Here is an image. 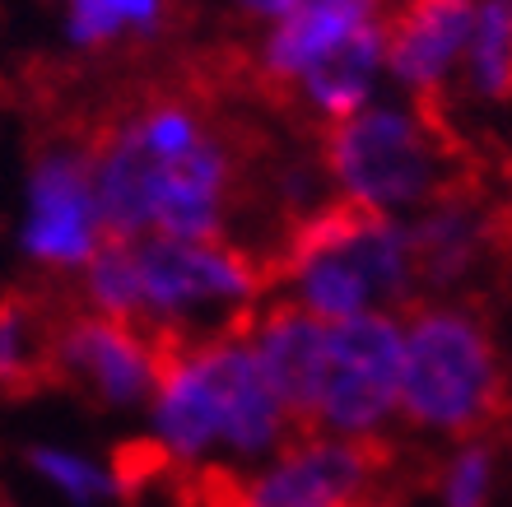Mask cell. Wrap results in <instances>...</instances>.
I'll return each instance as SVG.
<instances>
[{
    "label": "cell",
    "instance_id": "cell-17",
    "mask_svg": "<svg viewBox=\"0 0 512 507\" xmlns=\"http://www.w3.org/2000/svg\"><path fill=\"white\" fill-rule=\"evenodd\" d=\"M131 507H145V503H131Z\"/></svg>",
    "mask_w": 512,
    "mask_h": 507
},
{
    "label": "cell",
    "instance_id": "cell-3",
    "mask_svg": "<svg viewBox=\"0 0 512 507\" xmlns=\"http://www.w3.org/2000/svg\"><path fill=\"white\" fill-rule=\"evenodd\" d=\"M405 335L401 405L396 410L424 433L489 438L508 424L512 382L480 312L443 298H410L396 312Z\"/></svg>",
    "mask_w": 512,
    "mask_h": 507
},
{
    "label": "cell",
    "instance_id": "cell-13",
    "mask_svg": "<svg viewBox=\"0 0 512 507\" xmlns=\"http://www.w3.org/2000/svg\"><path fill=\"white\" fill-rule=\"evenodd\" d=\"M494 489V447L489 438H466L443 466V507H489Z\"/></svg>",
    "mask_w": 512,
    "mask_h": 507
},
{
    "label": "cell",
    "instance_id": "cell-1",
    "mask_svg": "<svg viewBox=\"0 0 512 507\" xmlns=\"http://www.w3.org/2000/svg\"><path fill=\"white\" fill-rule=\"evenodd\" d=\"M317 168L340 196L373 210H424L480 182V159L452 126L443 94L410 107H359L312 135Z\"/></svg>",
    "mask_w": 512,
    "mask_h": 507
},
{
    "label": "cell",
    "instance_id": "cell-16",
    "mask_svg": "<svg viewBox=\"0 0 512 507\" xmlns=\"http://www.w3.org/2000/svg\"><path fill=\"white\" fill-rule=\"evenodd\" d=\"M0 507H14V503H10V498H5V494H0Z\"/></svg>",
    "mask_w": 512,
    "mask_h": 507
},
{
    "label": "cell",
    "instance_id": "cell-15",
    "mask_svg": "<svg viewBox=\"0 0 512 507\" xmlns=\"http://www.w3.org/2000/svg\"><path fill=\"white\" fill-rule=\"evenodd\" d=\"M378 507H405V503H401V498H387V503H378Z\"/></svg>",
    "mask_w": 512,
    "mask_h": 507
},
{
    "label": "cell",
    "instance_id": "cell-2",
    "mask_svg": "<svg viewBox=\"0 0 512 507\" xmlns=\"http://www.w3.org/2000/svg\"><path fill=\"white\" fill-rule=\"evenodd\" d=\"M154 428L177 461H196L210 447L266 456L298 433L270 377L261 373L247 331L182 345L163 363L154 391Z\"/></svg>",
    "mask_w": 512,
    "mask_h": 507
},
{
    "label": "cell",
    "instance_id": "cell-6",
    "mask_svg": "<svg viewBox=\"0 0 512 507\" xmlns=\"http://www.w3.org/2000/svg\"><path fill=\"white\" fill-rule=\"evenodd\" d=\"M103 238H108V228L98 210L89 140L80 135L75 145H47L28 177L24 252L38 266L80 270Z\"/></svg>",
    "mask_w": 512,
    "mask_h": 507
},
{
    "label": "cell",
    "instance_id": "cell-4",
    "mask_svg": "<svg viewBox=\"0 0 512 507\" xmlns=\"http://www.w3.org/2000/svg\"><path fill=\"white\" fill-rule=\"evenodd\" d=\"M182 340L149 331L131 317L94 312L80 298H70L56 321V373L61 387L80 391L98 410H131L154 401L163 363L173 359Z\"/></svg>",
    "mask_w": 512,
    "mask_h": 507
},
{
    "label": "cell",
    "instance_id": "cell-11",
    "mask_svg": "<svg viewBox=\"0 0 512 507\" xmlns=\"http://www.w3.org/2000/svg\"><path fill=\"white\" fill-rule=\"evenodd\" d=\"M168 0H70V42L108 47L122 33H154Z\"/></svg>",
    "mask_w": 512,
    "mask_h": 507
},
{
    "label": "cell",
    "instance_id": "cell-7",
    "mask_svg": "<svg viewBox=\"0 0 512 507\" xmlns=\"http://www.w3.org/2000/svg\"><path fill=\"white\" fill-rule=\"evenodd\" d=\"M261 373L270 377L275 396L284 401L294 428H317V396H322V363H326V317L308 312L298 298L256 303L247 321Z\"/></svg>",
    "mask_w": 512,
    "mask_h": 507
},
{
    "label": "cell",
    "instance_id": "cell-8",
    "mask_svg": "<svg viewBox=\"0 0 512 507\" xmlns=\"http://www.w3.org/2000/svg\"><path fill=\"white\" fill-rule=\"evenodd\" d=\"M480 0H391L387 5V70L415 98L443 94L447 75L466 56Z\"/></svg>",
    "mask_w": 512,
    "mask_h": 507
},
{
    "label": "cell",
    "instance_id": "cell-5",
    "mask_svg": "<svg viewBox=\"0 0 512 507\" xmlns=\"http://www.w3.org/2000/svg\"><path fill=\"white\" fill-rule=\"evenodd\" d=\"M405 335L396 312H354L326 321V363L317 428L326 433H378L401 405Z\"/></svg>",
    "mask_w": 512,
    "mask_h": 507
},
{
    "label": "cell",
    "instance_id": "cell-9",
    "mask_svg": "<svg viewBox=\"0 0 512 507\" xmlns=\"http://www.w3.org/2000/svg\"><path fill=\"white\" fill-rule=\"evenodd\" d=\"M61 284H10L0 289V396L28 401L61 391L56 373V321L66 312Z\"/></svg>",
    "mask_w": 512,
    "mask_h": 507
},
{
    "label": "cell",
    "instance_id": "cell-12",
    "mask_svg": "<svg viewBox=\"0 0 512 507\" xmlns=\"http://www.w3.org/2000/svg\"><path fill=\"white\" fill-rule=\"evenodd\" d=\"M24 461L38 470L42 480L61 489L70 503H108L117 498V480H112V470L94 466V461H84V456H70V452H56V447H28Z\"/></svg>",
    "mask_w": 512,
    "mask_h": 507
},
{
    "label": "cell",
    "instance_id": "cell-10",
    "mask_svg": "<svg viewBox=\"0 0 512 507\" xmlns=\"http://www.w3.org/2000/svg\"><path fill=\"white\" fill-rule=\"evenodd\" d=\"M466 84L489 103L512 98V0H480L466 42Z\"/></svg>",
    "mask_w": 512,
    "mask_h": 507
},
{
    "label": "cell",
    "instance_id": "cell-14",
    "mask_svg": "<svg viewBox=\"0 0 512 507\" xmlns=\"http://www.w3.org/2000/svg\"><path fill=\"white\" fill-rule=\"evenodd\" d=\"M233 5H238L247 19H270V24H275V19H284L289 10H298L303 0H233Z\"/></svg>",
    "mask_w": 512,
    "mask_h": 507
}]
</instances>
